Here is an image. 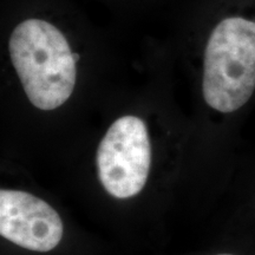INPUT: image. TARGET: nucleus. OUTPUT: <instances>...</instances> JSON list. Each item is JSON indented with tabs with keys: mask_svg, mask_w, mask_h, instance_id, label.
I'll use <instances>...</instances> for the list:
<instances>
[{
	"mask_svg": "<svg viewBox=\"0 0 255 255\" xmlns=\"http://www.w3.org/2000/svg\"><path fill=\"white\" fill-rule=\"evenodd\" d=\"M8 51L27 98L40 110H55L72 95L76 60L64 34L41 19H27L14 27Z\"/></svg>",
	"mask_w": 255,
	"mask_h": 255,
	"instance_id": "obj_1",
	"label": "nucleus"
},
{
	"mask_svg": "<svg viewBox=\"0 0 255 255\" xmlns=\"http://www.w3.org/2000/svg\"><path fill=\"white\" fill-rule=\"evenodd\" d=\"M255 90V21L223 19L205 51L202 92L206 103L223 114L234 113Z\"/></svg>",
	"mask_w": 255,
	"mask_h": 255,
	"instance_id": "obj_2",
	"label": "nucleus"
},
{
	"mask_svg": "<svg viewBox=\"0 0 255 255\" xmlns=\"http://www.w3.org/2000/svg\"><path fill=\"white\" fill-rule=\"evenodd\" d=\"M151 164V144L144 122L136 116L115 121L98 145V177L116 199L141 193Z\"/></svg>",
	"mask_w": 255,
	"mask_h": 255,
	"instance_id": "obj_3",
	"label": "nucleus"
},
{
	"mask_svg": "<svg viewBox=\"0 0 255 255\" xmlns=\"http://www.w3.org/2000/svg\"><path fill=\"white\" fill-rule=\"evenodd\" d=\"M63 222L49 203L30 193L0 191V234L33 252L52 251L63 238Z\"/></svg>",
	"mask_w": 255,
	"mask_h": 255,
	"instance_id": "obj_4",
	"label": "nucleus"
},
{
	"mask_svg": "<svg viewBox=\"0 0 255 255\" xmlns=\"http://www.w3.org/2000/svg\"><path fill=\"white\" fill-rule=\"evenodd\" d=\"M73 59L76 60V63L78 62V60H79V55H78V53H73Z\"/></svg>",
	"mask_w": 255,
	"mask_h": 255,
	"instance_id": "obj_5",
	"label": "nucleus"
},
{
	"mask_svg": "<svg viewBox=\"0 0 255 255\" xmlns=\"http://www.w3.org/2000/svg\"><path fill=\"white\" fill-rule=\"evenodd\" d=\"M218 255H233V254H218Z\"/></svg>",
	"mask_w": 255,
	"mask_h": 255,
	"instance_id": "obj_6",
	"label": "nucleus"
}]
</instances>
